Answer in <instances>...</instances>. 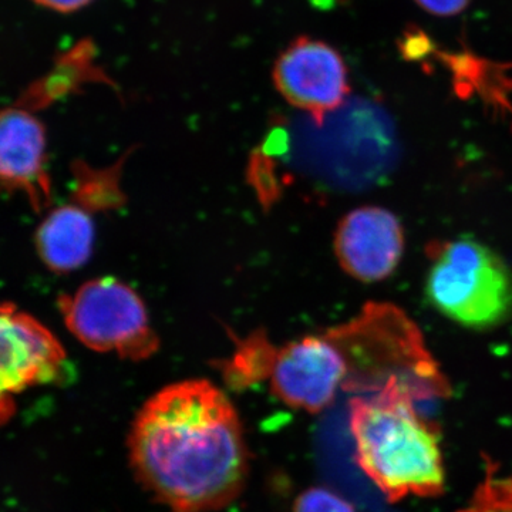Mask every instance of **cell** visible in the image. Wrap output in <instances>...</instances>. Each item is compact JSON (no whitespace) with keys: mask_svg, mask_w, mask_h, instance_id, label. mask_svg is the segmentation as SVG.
<instances>
[{"mask_svg":"<svg viewBox=\"0 0 512 512\" xmlns=\"http://www.w3.org/2000/svg\"><path fill=\"white\" fill-rule=\"evenodd\" d=\"M457 512H512V476H495V466L488 460L483 483Z\"/></svg>","mask_w":512,"mask_h":512,"instance_id":"cell-14","label":"cell"},{"mask_svg":"<svg viewBox=\"0 0 512 512\" xmlns=\"http://www.w3.org/2000/svg\"><path fill=\"white\" fill-rule=\"evenodd\" d=\"M66 365L59 340L39 320L0 303V426L16 413V396L56 382Z\"/></svg>","mask_w":512,"mask_h":512,"instance_id":"cell-6","label":"cell"},{"mask_svg":"<svg viewBox=\"0 0 512 512\" xmlns=\"http://www.w3.org/2000/svg\"><path fill=\"white\" fill-rule=\"evenodd\" d=\"M293 512H356L345 498L328 488L316 487L303 491L295 501Z\"/></svg>","mask_w":512,"mask_h":512,"instance_id":"cell-15","label":"cell"},{"mask_svg":"<svg viewBox=\"0 0 512 512\" xmlns=\"http://www.w3.org/2000/svg\"><path fill=\"white\" fill-rule=\"evenodd\" d=\"M424 291L437 312L463 328L490 330L512 319L511 266L477 239L434 247Z\"/></svg>","mask_w":512,"mask_h":512,"instance_id":"cell-4","label":"cell"},{"mask_svg":"<svg viewBox=\"0 0 512 512\" xmlns=\"http://www.w3.org/2000/svg\"><path fill=\"white\" fill-rule=\"evenodd\" d=\"M128 458L140 484L173 512H211L244 490L249 453L227 394L210 380L158 390L136 414Z\"/></svg>","mask_w":512,"mask_h":512,"instance_id":"cell-1","label":"cell"},{"mask_svg":"<svg viewBox=\"0 0 512 512\" xmlns=\"http://www.w3.org/2000/svg\"><path fill=\"white\" fill-rule=\"evenodd\" d=\"M33 2L56 12L70 13L86 8L93 0H33Z\"/></svg>","mask_w":512,"mask_h":512,"instance_id":"cell-17","label":"cell"},{"mask_svg":"<svg viewBox=\"0 0 512 512\" xmlns=\"http://www.w3.org/2000/svg\"><path fill=\"white\" fill-rule=\"evenodd\" d=\"M348 365L325 335L306 336L276 353L269 382L272 392L295 410L320 413L345 389Z\"/></svg>","mask_w":512,"mask_h":512,"instance_id":"cell-8","label":"cell"},{"mask_svg":"<svg viewBox=\"0 0 512 512\" xmlns=\"http://www.w3.org/2000/svg\"><path fill=\"white\" fill-rule=\"evenodd\" d=\"M274 84L289 104L305 111L316 126L340 109L350 92L348 67L335 47L301 36L274 64Z\"/></svg>","mask_w":512,"mask_h":512,"instance_id":"cell-7","label":"cell"},{"mask_svg":"<svg viewBox=\"0 0 512 512\" xmlns=\"http://www.w3.org/2000/svg\"><path fill=\"white\" fill-rule=\"evenodd\" d=\"M335 252L343 271L357 281L367 284L383 281L402 261V224L386 208H357L340 221Z\"/></svg>","mask_w":512,"mask_h":512,"instance_id":"cell-9","label":"cell"},{"mask_svg":"<svg viewBox=\"0 0 512 512\" xmlns=\"http://www.w3.org/2000/svg\"><path fill=\"white\" fill-rule=\"evenodd\" d=\"M59 306L70 332L96 352L144 360L160 348L140 296L116 278L87 282L72 295H63Z\"/></svg>","mask_w":512,"mask_h":512,"instance_id":"cell-5","label":"cell"},{"mask_svg":"<svg viewBox=\"0 0 512 512\" xmlns=\"http://www.w3.org/2000/svg\"><path fill=\"white\" fill-rule=\"evenodd\" d=\"M278 349L265 332L258 330L252 333L238 343L231 359L220 366L225 380L239 389L269 379Z\"/></svg>","mask_w":512,"mask_h":512,"instance_id":"cell-12","label":"cell"},{"mask_svg":"<svg viewBox=\"0 0 512 512\" xmlns=\"http://www.w3.org/2000/svg\"><path fill=\"white\" fill-rule=\"evenodd\" d=\"M421 9L436 16H456L464 12L471 0H414Z\"/></svg>","mask_w":512,"mask_h":512,"instance_id":"cell-16","label":"cell"},{"mask_svg":"<svg viewBox=\"0 0 512 512\" xmlns=\"http://www.w3.org/2000/svg\"><path fill=\"white\" fill-rule=\"evenodd\" d=\"M94 224L79 205H64L50 212L36 234V248L50 271L66 274L92 256Z\"/></svg>","mask_w":512,"mask_h":512,"instance_id":"cell-11","label":"cell"},{"mask_svg":"<svg viewBox=\"0 0 512 512\" xmlns=\"http://www.w3.org/2000/svg\"><path fill=\"white\" fill-rule=\"evenodd\" d=\"M0 187L23 192L36 211L52 201L45 127L22 109L0 110Z\"/></svg>","mask_w":512,"mask_h":512,"instance_id":"cell-10","label":"cell"},{"mask_svg":"<svg viewBox=\"0 0 512 512\" xmlns=\"http://www.w3.org/2000/svg\"><path fill=\"white\" fill-rule=\"evenodd\" d=\"M326 338L348 365L345 390L376 393L389 382L409 387L417 400L450 393L447 377L426 348L416 323L392 303H367L362 312Z\"/></svg>","mask_w":512,"mask_h":512,"instance_id":"cell-3","label":"cell"},{"mask_svg":"<svg viewBox=\"0 0 512 512\" xmlns=\"http://www.w3.org/2000/svg\"><path fill=\"white\" fill-rule=\"evenodd\" d=\"M77 174V201L79 207L89 208V210H104L111 208L117 202H123V195L119 190L117 175L119 171L110 168V170H90L84 164H79Z\"/></svg>","mask_w":512,"mask_h":512,"instance_id":"cell-13","label":"cell"},{"mask_svg":"<svg viewBox=\"0 0 512 512\" xmlns=\"http://www.w3.org/2000/svg\"><path fill=\"white\" fill-rule=\"evenodd\" d=\"M416 402L409 387L393 380L349 403L356 464L390 503L446 490L439 430L417 413Z\"/></svg>","mask_w":512,"mask_h":512,"instance_id":"cell-2","label":"cell"}]
</instances>
